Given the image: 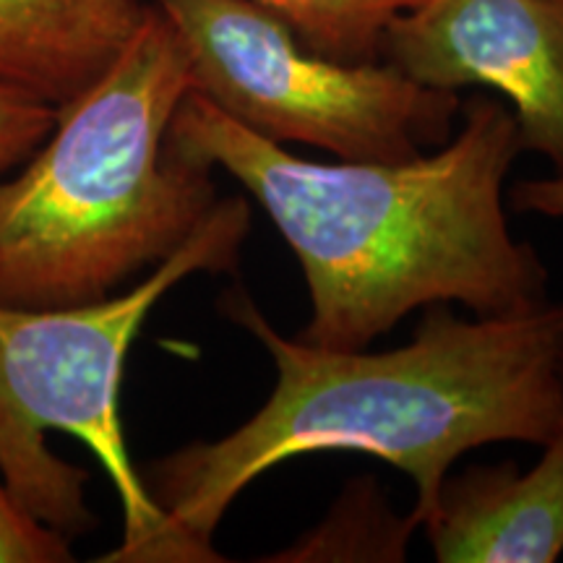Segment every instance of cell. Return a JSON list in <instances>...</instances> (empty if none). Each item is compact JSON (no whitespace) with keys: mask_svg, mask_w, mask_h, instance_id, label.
Instances as JSON below:
<instances>
[{"mask_svg":"<svg viewBox=\"0 0 563 563\" xmlns=\"http://www.w3.org/2000/svg\"><path fill=\"white\" fill-rule=\"evenodd\" d=\"M224 313L269 350L277 384L262 410L217 441L150 467L146 490L199 563L245 485L285 460L363 452L412 477V527L431 522L456 456L493 441L545 446L563 426V302L464 321L435 308L389 352L287 340L243 290Z\"/></svg>","mask_w":563,"mask_h":563,"instance_id":"6da1fadb","label":"cell"},{"mask_svg":"<svg viewBox=\"0 0 563 563\" xmlns=\"http://www.w3.org/2000/svg\"><path fill=\"white\" fill-rule=\"evenodd\" d=\"M167 146L230 173L272 217L311 292L302 342L365 350L433 302H464L477 316L548 302L545 266L506 222L504 180L522 141L501 102H470L462 131L435 154L311 162L191 89Z\"/></svg>","mask_w":563,"mask_h":563,"instance_id":"7a4b0ae2","label":"cell"},{"mask_svg":"<svg viewBox=\"0 0 563 563\" xmlns=\"http://www.w3.org/2000/svg\"><path fill=\"white\" fill-rule=\"evenodd\" d=\"M194 89L178 34L146 3L121 53L58 108L53 131L0 180V302H95L165 262L217 207L211 167L167 131Z\"/></svg>","mask_w":563,"mask_h":563,"instance_id":"3957f363","label":"cell"},{"mask_svg":"<svg viewBox=\"0 0 563 563\" xmlns=\"http://www.w3.org/2000/svg\"><path fill=\"white\" fill-rule=\"evenodd\" d=\"M249 228V203L217 201L201 228L129 292L60 308L0 302V477L30 517L76 540L97 527L89 475L51 452L47 431L87 443L123 506V543L102 561L199 563L133 467L118 394L146 313L188 274L235 269Z\"/></svg>","mask_w":563,"mask_h":563,"instance_id":"277c9868","label":"cell"},{"mask_svg":"<svg viewBox=\"0 0 563 563\" xmlns=\"http://www.w3.org/2000/svg\"><path fill=\"white\" fill-rule=\"evenodd\" d=\"M146 3L178 34L194 89L277 144L298 141L340 159L399 162L449 136L454 91L422 87L391 63H350L313 51L251 0Z\"/></svg>","mask_w":563,"mask_h":563,"instance_id":"5b68a950","label":"cell"},{"mask_svg":"<svg viewBox=\"0 0 563 563\" xmlns=\"http://www.w3.org/2000/svg\"><path fill=\"white\" fill-rule=\"evenodd\" d=\"M384 45L422 87L483 84L509 97L522 150L563 175V0H420Z\"/></svg>","mask_w":563,"mask_h":563,"instance_id":"8992f818","label":"cell"},{"mask_svg":"<svg viewBox=\"0 0 563 563\" xmlns=\"http://www.w3.org/2000/svg\"><path fill=\"white\" fill-rule=\"evenodd\" d=\"M426 532L441 563H553L563 553V426L527 473L504 464L443 481Z\"/></svg>","mask_w":563,"mask_h":563,"instance_id":"52a82bcc","label":"cell"},{"mask_svg":"<svg viewBox=\"0 0 563 563\" xmlns=\"http://www.w3.org/2000/svg\"><path fill=\"white\" fill-rule=\"evenodd\" d=\"M146 0H0V81L55 108L121 53Z\"/></svg>","mask_w":563,"mask_h":563,"instance_id":"ba28073f","label":"cell"},{"mask_svg":"<svg viewBox=\"0 0 563 563\" xmlns=\"http://www.w3.org/2000/svg\"><path fill=\"white\" fill-rule=\"evenodd\" d=\"M272 11L308 47L332 58L373 60L391 21L420 0H251Z\"/></svg>","mask_w":563,"mask_h":563,"instance_id":"9c48e42d","label":"cell"},{"mask_svg":"<svg viewBox=\"0 0 563 563\" xmlns=\"http://www.w3.org/2000/svg\"><path fill=\"white\" fill-rule=\"evenodd\" d=\"M58 108L0 81V180L19 170L53 131Z\"/></svg>","mask_w":563,"mask_h":563,"instance_id":"30bf717a","label":"cell"},{"mask_svg":"<svg viewBox=\"0 0 563 563\" xmlns=\"http://www.w3.org/2000/svg\"><path fill=\"white\" fill-rule=\"evenodd\" d=\"M70 540L21 509L0 477V563H68Z\"/></svg>","mask_w":563,"mask_h":563,"instance_id":"8fae6325","label":"cell"},{"mask_svg":"<svg viewBox=\"0 0 563 563\" xmlns=\"http://www.w3.org/2000/svg\"><path fill=\"white\" fill-rule=\"evenodd\" d=\"M511 207L517 211L563 220V175L519 180L511 188Z\"/></svg>","mask_w":563,"mask_h":563,"instance_id":"7c38bea8","label":"cell"}]
</instances>
